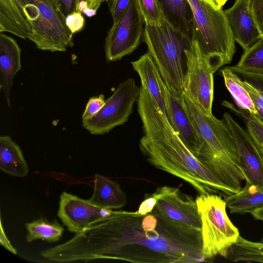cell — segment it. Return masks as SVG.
I'll return each mask as SVG.
<instances>
[{"label": "cell", "mask_w": 263, "mask_h": 263, "mask_svg": "<svg viewBox=\"0 0 263 263\" xmlns=\"http://www.w3.org/2000/svg\"><path fill=\"white\" fill-rule=\"evenodd\" d=\"M212 2L217 8H221L224 5L228 0H210Z\"/></svg>", "instance_id": "obj_40"}, {"label": "cell", "mask_w": 263, "mask_h": 263, "mask_svg": "<svg viewBox=\"0 0 263 263\" xmlns=\"http://www.w3.org/2000/svg\"><path fill=\"white\" fill-rule=\"evenodd\" d=\"M108 1L109 0H92L88 5V7L89 8L93 9L97 11L103 3Z\"/></svg>", "instance_id": "obj_39"}, {"label": "cell", "mask_w": 263, "mask_h": 263, "mask_svg": "<svg viewBox=\"0 0 263 263\" xmlns=\"http://www.w3.org/2000/svg\"><path fill=\"white\" fill-rule=\"evenodd\" d=\"M137 212L112 211L69 240L47 249L50 261L98 259L134 262L209 261L202 252L201 231L177 226L163 216L159 227L147 230Z\"/></svg>", "instance_id": "obj_1"}, {"label": "cell", "mask_w": 263, "mask_h": 263, "mask_svg": "<svg viewBox=\"0 0 263 263\" xmlns=\"http://www.w3.org/2000/svg\"><path fill=\"white\" fill-rule=\"evenodd\" d=\"M65 24L73 34L83 30L85 25V19L81 12L74 11L66 16Z\"/></svg>", "instance_id": "obj_32"}, {"label": "cell", "mask_w": 263, "mask_h": 263, "mask_svg": "<svg viewBox=\"0 0 263 263\" xmlns=\"http://www.w3.org/2000/svg\"><path fill=\"white\" fill-rule=\"evenodd\" d=\"M156 203L157 199L153 194H146L137 212L142 215L149 213L153 210Z\"/></svg>", "instance_id": "obj_35"}, {"label": "cell", "mask_w": 263, "mask_h": 263, "mask_svg": "<svg viewBox=\"0 0 263 263\" xmlns=\"http://www.w3.org/2000/svg\"><path fill=\"white\" fill-rule=\"evenodd\" d=\"M219 72L223 79L225 86L231 95L236 106L256 115L257 111L250 96L238 76L229 66L221 68Z\"/></svg>", "instance_id": "obj_23"}, {"label": "cell", "mask_w": 263, "mask_h": 263, "mask_svg": "<svg viewBox=\"0 0 263 263\" xmlns=\"http://www.w3.org/2000/svg\"><path fill=\"white\" fill-rule=\"evenodd\" d=\"M144 20L135 0H132L122 15L109 30L105 38L106 61L120 60L133 52L140 45Z\"/></svg>", "instance_id": "obj_9"}, {"label": "cell", "mask_w": 263, "mask_h": 263, "mask_svg": "<svg viewBox=\"0 0 263 263\" xmlns=\"http://www.w3.org/2000/svg\"><path fill=\"white\" fill-rule=\"evenodd\" d=\"M21 50L12 37L0 32V89L11 107L10 94L14 77L21 69Z\"/></svg>", "instance_id": "obj_17"}, {"label": "cell", "mask_w": 263, "mask_h": 263, "mask_svg": "<svg viewBox=\"0 0 263 263\" xmlns=\"http://www.w3.org/2000/svg\"><path fill=\"white\" fill-rule=\"evenodd\" d=\"M249 213L254 219L263 221V206L252 210Z\"/></svg>", "instance_id": "obj_38"}, {"label": "cell", "mask_w": 263, "mask_h": 263, "mask_svg": "<svg viewBox=\"0 0 263 263\" xmlns=\"http://www.w3.org/2000/svg\"><path fill=\"white\" fill-rule=\"evenodd\" d=\"M22 9L31 29L28 39L36 48L64 52L73 47V34L50 0H30Z\"/></svg>", "instance_id": "obj_7"}, {"label": "cell", "mask_w": 263, "mask_h": 263, "mask_svg": "<svg viewBox=\"0 0 263 263\" xmlns=\"http://www.w3.org/2000/svg\"><path fill=\"white\" fill-rule=\"evenodd\" d=\"M18 2L22 8V7L25 5L26 4H27V3H28L29 2L30 0H18Z\"/></svg>", "instance_id": "obj_41"}, {"label": "cell", "mask_w": 263, "mask_h": 263, "mask_svg": "<svg viewBox=\"0 0 263 263\" xmlns=\"http://www.w3.org/2000/svg\"><path fill=\"white\" fill-rule=\"evenodd\" d=\"M0 169L18 177L26 176L29 172L22 151L8 135L0 137Z\"/></svg>", "instance_id": "obj_21"}, {"label": "cell", "mask_w": 263, "mask_h": 263, "mask_svg": "<svg viewBox=\"0 0 263 263\" xmlns=\"http://www.w3.org/2000/svg\"><path fill=\"white\" fill-rule=\"evenodd\" d=\"M142 38L168 88L183 92L187 70L185 50L191 47L193 39L165 17L160 25L144 24Z\"/></svg>", "instance_id": "obj_5"}, {"label": "cell", "mask_w": 263, "mask_h": 263, "mask_svg": "<svg viewBox=\"0 0 263 263\" xmlns=\"http://www.w3.org/2000/svg\"><path fill=\"white\" fill-rule=\"evenodd\" d=\"M103 94L90 98L82 116V120H87L96 115L103 107L106 101Z\"/></svg>", "instance_id": "obj_30"}, {"label": "cell", "mask_w": 263, "mask_h": 263, "mask_svg": "<svg viewBox=\"0 0 263 263\" xmlns=\"http://www.w3.org/2000/svg\"><path fill=\"white\" fill-rule=\"evenodd\" d=\"M27 234L26 237L28 242L37 239L48 242H54L60 240L64 228L56 220L49 221L46 218H40L27 223Z\"/></svg>", "instance_id": "obj_25"}, {"label": "cell", "mask_w": 263, "mask_h": 263, "mask_svg": "<svg viewBox=\"0 0 263 263\" xmlns=\"http://www.w3.org/2000/svg\"><path fill=\"white\" fill-rule=\"evenodd\" d=\"M133 69L138 74L141 85L150 93L161 111L166 114V89L159 70L148 52L131 62Z\"/></svg>", "instance_id": "obj_16"}, {"label": "cell", "mask_w": 263, "mask_h": 263, "mask_svg": "<svg viewBox=\"0 0 263 263\" xmlns=\"http://www.w3.org/2000/svg\"><path fill=\"white\" fill-rule=\"evenodd\" d=\"M166 116L180 139L195 157L203 144L183 104L182 92L172 89H166Z\"/></svg>", "instance_id": "obj_14"}, {"label": "cell", "mask_w": 263, "mask_h": 263, "mask_svg": "<svg viewBox=\"0 0 263 263\" xmlns=\"http://www.w3.org/2000/svg\"><path fill=\"white\" fill-rule=\"evenodd\" d=\"M164 17L176 29L193 39V13L188 0H159Z\"/></svg>", "instance_id": "obj_20"}, {"label": "cell", "mask_w": 263, "mask_h": 263, "mask_svg": "<svg viewBox=\"0 0 263 263\" xmlns=\"http://www.w3.org/2000/svg\"><path fill=\"white\" fill-rule=\"evenodd\" d=\"M234 139L240 158V165L246 183L263 185V157L247 131L240 125L229 112L223 119Z\"/></svg>", "instance_id": "obj_12"}, {"label": "cell", "mask_w": 263, "mask_h": 263, "mask_svg": "<svg viewBox=\"0 0 263 263\" xmlns=\"http://www.w3.org/2000/svg\"><path fill=\"white\" fill-rule=\"evenodd\" d=\"M250 12L260 38H263V0H251Z\"/></svg>", "instance_id": "obj_31"}, {"label": "cell", "mask_w": 263, "mask_h": 263, "mask_svg": "<svg viewBox=\"0 0 263 263\" xmlns=\"http://www.w3.org/2000/svg\"><path fill=\"white\" fill-rule=\"evenodd\" d=\"M196 202L201 221L203 256L209 261L217 255L227 258L230 248L240 235L228 216L224 199L216 194H200Z\"/></svg>", "instance_id": "obj_6"}, {"label": "cell", "mask_w": 263, "mask_h": 263, "mask_svg": "<svg viewBox=\"0 0 263 263\" xmlns=\"http://www.w3.org/2000/svg\"><path fill=\"white\" fill-rule=\"evenodd\" d=\"M93 192L88 201L102 209H118L127 202L126 196L116 181L99 174H95Z\"/></svg>", "instance_id": "obj_18"}, {"label": "cell", "mask_w": 263, "mask_h": 263, "mask_svg": "<svg viewBox=\"0 0 263 263\" xmlns=\"http://www.w3.org/2000/svg\"><path fill=\"white\" fill-rule=\"evenodd\" d=\"M235 66L247 71L263 74V38L245 51Z\"/></svg>", "instance_id": "obj_28"}, {"label": "cell", "mask_w": 263, "mask_h": 263, "mask_svg": "<svg viewBox=\"0 0 263 263\" xmlns=\"http://www.w3.org/2000/svg\"><path fill=\"white\" fill-rule=\"evenodd\" d=\"M137 105L144 133L139 147L150 164L188 182L200 194H216L225 198L235 194L192 154L141 86Z\"/></svg>", "instance_id": "obj_2"}, {"label": "cell", "mask_w": 263, "mask_h": 263, "mask_svg": "<svg viewBox=\"0 0 263 263\" xmlns=\"http://www.w3.org/2000/svg\"><path fill=\"white\" fill-rule=\"evenodd\" d=\"M111 209H102L77 196L64 192L60 197L58 216L68 230L80 233L110 214Z\"/></svg>", "instance_id": "obj_13"}, {"label": "cell", "mask_w": 263, "mask_h": 263, "mask_svg": "<svg viewBox=\"0 0 263 263\" xmlns=\"http://www.w3.org/2000/svg\"><path fill=\"white\" fill-rule=\"evenodd\" d=\"M140 87L128 78L120 83L101 109L91 118L82 121V125L91 135H102L126 122L137 102Z\"/></svg>", "instance_id": "obj_8"}, {"label": "cell", "mask_w": 263, "mask_h": 263, "mask_svg": "<svg viewBox=\"0 0 263 263\" xmlns=\"http://www.w3.org/2000/svg\"><path fill=\"white\" fill-rule=\"evenodd\" d=\"M227 258L234 262H263V235L259 241H252L239 236L229 250Z\"/></svg>", "instance_id": "obj_26"}, {"label": "cell", "mask_w": 263, "mask_h": 263, "mask_svg": "<svg viewBox=\"0 0 263 263\" xmlns=\"http://www.w3.org/2000/svg\"><path fill=\"white\" fill-rule=\"evenodd\" d=\"M0 243L9 252L14 254H17L16 250L11 245L10 242L8 240L4 230L2 220L1 219V231H0Z\"/></svg>", "instance_id": "obj_37"}, {"label": "cell", "mask_w": 263, "mask_h": 263, "mask_svg": "<svg viewBox=\"0 0 263 263\" xmlns=\"http://www.w3.org/2000/svg\"><path fill=\"white\" fill-rule=\"evenodd\" d=\"M82 1V0H76V5H77V4H78L79 3V2L80 1ZM85 1H87V2L88 5H89V4L90 3V2H91V1H92V0H85Z\"/></svg>", "instance_id": "obj_42"}, {"label": "cell", "mask_w": 263, "mask_h": 263, "mask_svg": "<svg viewBox=\"0 0 263 263\" xmlns=\"http://www.w3.org/2000/svg\"><path fill=\"white\" fill-rule=\"evenodd\" d=\"M109 7L113 23L117 22L127 8L132 0H109Z\"/></svg>", "instance_id": "obj_33"}, {"label": "cell", "mask_w": 263, "mask_h": 263, "mask_svg": "<svg viewBox=\"0 0 263 263\" xmlns=\"http://www.w3.org/2000/svg\"><path fill=\"white\" fill-rule=\"evenodd\" d=\"M76 11L81 12L88 17L95 16L97 13V10L89 8L87 2L82 0L76 6Z\"/></svg>", "instance_id": "obj_36"}, {"label": "cell", "mask_w": 263, "mask_h": 263, "mask_svg": "<svg viewBox=\"0 0 263 263\" xmlns=\"http://www.w3.org/2000/svg\"><path fill=\"white\" fill-rule=\"evenodd\" d=\"M193 13L194 35L214 73L232 61L235 41L224 10L210 0H188Z\"/></svg>", "instance_id": "obj_4"}, {"label": "cell", "mask_w": 263, "mask_h": 263, "mask_svg": "<svg viewBox=\"0 0 263 263\" xmlns=\"http://www.w3.org/2000/svg\"><path fill=\"white\" fill-rule=\"evenodd\" d=\"M251 0H236L225 10L235 42L246 51L260 39L250 12Z\"/></svg>", "instance_id": "obj_15"}, {"label": "cell", "mask_w": 263, "mask_h": 263, "mask_svg": "<svg viewBox=\"0 0 263 263\" xmlns=\"http://www.w3.org/2000/svg\"><path fill=\"white\" fill-rule=\"evenodd\" d=\"M157 199L154 210L178 227L201 231L196 200L179 189L164 186L153 193Z\"/></svg>", "instance_id": "obj_11"}, {"label": "cell", "mask_w": 263, "mask_h": 263, "mask_svg": "<svg viewBox=\"0 0 263 263\" xmlns=\"http://www.w3.org/2000/svg\"><path fill=\"white\" fill-rule=\"evenodd\" d=\"M145 24L160 25L164 19L159 0H135Z\"/></svg>", "instance_id": "obj_29"}, {"label": "cell", "mask_w": 263, "mask_h": 263, "mask_svg": "<svg viewBox=\"0 0 263 263\" xmlns=\"http://www.w3.org/2000/svg\"><path fill=\"white\" fill-rule=\"evenodd\" d=\"M53 5L65 21L66 16L76 11V0H50Z\"/></svg>", "instance_id": "obj_34"}, {"label": "cell", "mask_w": 263, "mask_h": 263, "mask_svg": "<svg viewBox=\"0 0 263 263\" xmlns=\"http://www.w3.org/2000/svg\"><path fill=\"white\" fill-rule=\"evenodd\" d=\"M231 213L240 214L263 206V185L246 183L238 193L224 198Z\"/></svg>", "instance_id": "obj_22"}, {"label": "cell", "mask_w": 263, "mask_h": 263, "mask_svg": "<svg viewBox=\"0 0 263 263\" xmlns=\"http://www.w3.org/2000/svg\"><path fill=\"white\" fill-rule=\"evenodd\" d=\"M5 32L24 40L28 39L31 32L18 0H0V32Z\"/></svg>", "instance_id": "obj_19"}, {"label": "cell", "mask_w": 263, "mask_h": 263, "mask_svg": "<svg viewBox=\"0 0 263 263\" xmlns=\"http://www.w3.org/2000/svg\"><path fill=\"white\" fill-rule=\"evenodd\" d=\"M229 67L239 78L253 102L256 116L263 121V74L247 71L236 66Z\"/></svg>", "instance_id": "obj_24"}, {"label": "cell", "mask_w": 263, "mask_h": 263, "mask_svg": "<svg viewBox=\"0 0 263 263\" xmlns=\"http://www.w3.org/2000/svg\"><path fill=\"white\" fill-rule=\"evenodd\" d=\"M185 52L187 70L183 92L204 112L212 115L214 72L195 40L193 39L191 47Z\"/></svg>", "instance_id": "obj_10"}, {"label": "cell", "mask_w": 263, "mask_h": 263, "mask_svg": "<svg viewBox=\"0 0 263 263\" xmlns=\"http://www.w3.org/2000/svg\"><path fill=\"white\" fill-rule=\"evenodd\" d=\"M222 105L243 121L249 135L263 157V121L256 115L241 109L228 101H223Z\"/></svg>", "instance_id": "obj_27"}, {"label": "cell", "mask_w": 263, "mask_h": 263, "mask_svg": "<svg viewBox=\"0 0 263 263\" xmlns=\"http://www.w3.org/2000/svg\"><path fill=\"white\" fill-rule=\"evenodd\" d=\"M182 96L184 106L203 142L195 157L235 193L239 192L245 177L230 129L223 119L206 114L184 92Z\"/></svg>", "instance_id": "obj_3"}]
</instances>
